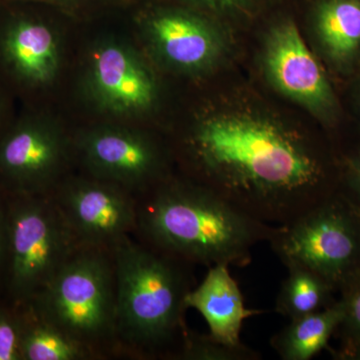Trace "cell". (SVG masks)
I'll use <instances>...</instances> for the list:
<instances>
[{"mask_svg":"<svg viewBox=\"0 0 360 360\" xmlns=\"http://www.w3.org/2000/svg\"><path fill=\"white\" fill-rule=\"evenodd\" d=\"M186 149L193 181L265 224H288L336 193L314 139L266 118L213 116L189 135Z\"/></svg>","mask_w":360,"mask_h":360,"instance_id":"6da1fadb","label":"cell"},{"mask_svg":"<svg viewBox=\"0 0 360 360\" xmlns=\"http://www.w3.org/2000/svg\"><path fill=\"white\" fill-rule=\"evenodd\" d=\"M276 226L193 180H160L137 201L136 231L143 243L191 265L246 266Z\"/></svg>","mask_w":360,"mask_h":360,"instance_id":"7a4b0ae2","label":"cell"},{"mask_svg":"<svg viewBox=\"0 0 360 360\" xmlns=\"http://www.w3.org/2000/svg\"><path fill=\"white\" fill-rule=\"evenodd\" d=\"M111 251L118 345L148 356L176 359L188 335L184 312L194 288L191 264L129 236Z\"/></svg>","mask_w":360,"mask_h":360,"instance_id":"3957f363","label":"cell"},{"mask_svg":"<svg viewBox=\"0 0 360 360\" xmlns=\"http://www.w3.org/2000/svg\"><path fill=\"white\" fill-rule=\"evenodd\" d=\"M32 311L90 354L117 343L112 251L80 246L32 298Z\"/></svg>","mask_w":360,"mask_h":360,"instance_id":"277c9868","label":"cell"},{"mask_svg":"<svg viewBox=\"0 0 360 360\" xmlns=\"http://www.w3.org/2000/svg\"><path fill=\"white\" fill-rule=\"evenodd\" d=\"M269 243L285 266L302 265L340 290L360 271V213L335 193L276 225Z\"/></svg>","mask_w":360,"mask_h":360,"instance_id":"5b68a950","label":"cell"},{"mask_svg":"<svg viewBox=\"0 0 360 360\" xmlns=\"http://www.w3.org/2000/svg\"><path fill=\"white\" fill-rule=\"evenodd\" d=\"M14 295L32 300L80 248L53 198L18 202L7 224Z\"/></svg>","mask_w":360,"mask_h":360,"instance_id":"8992f818","label":"cell"},{"mask_svg":"<svg viewBox=\"0 0 360 360\" xmlns=\"http://www.w3.org/2000/svg\"><path fill=\"white\" fill-rule=\"evenodd\" d=\"M53 200L80 246L111 250L137 229V201L112 182H73Z\"/></svg>","mask_w":360,"mask_h":360,"instance_id":"52a82bcc","label":"cell"},{"mask_svg":"<svg viewBox=\"0 0 360 360\" xmlns=\"http://www.w3.org/2000/svg\"><path fill=\"white\" fill-rule=\"evenodd\" d=\"M265 68L276 89L322 120L336 110L333 89L321 63L292 22L277 25L267 40Z\"/></svg>","mask_w":360,"mask_h":360,"instance_id":"ba28073f","label":"cell"},{"mask_svg":"<svg viewBox=\"0 0 360 360\" xmlns=\"http://www.w3.org/2000/svg\"><path fill=\"white\" fill-rule=\"evenodd\" d=\"M87 165L103 180L129 187L155 184L161 155L153 142L127 130L105 129L91 132L82 142Z\"/></svg>","mask_w":360,"mask_h":360,"instance_id":"9c48e42d","label":"cell"},{"mask_svg":"<svg viewBox=\"0 0 360 360\" xmlns=\"http://www.w3.org/2000/svg\"><path fill=\"white\" fill-rule=\"evenodd\" d=\"M90 82L97 101L113 112H142L155 103L153 75L134 52L120 44H106L96 52Z\"/></svg>","mask_w":360,"mask_h":360,"instance_id":"30bf717a","label":"cell"},{"mask_svg":"<svg viewBox=\"0 0 360 360\" xmlns=\"http://www.w3.org/2000/svg\"><path fill=\"white\" fill-rule=\"evenodd\" d=\"M65 156L56 130L40 124L16 129L0 146V167L28 191H44Z\"/></svg>","mask_w":360,"mask_h":360,"instance_id":"8fae6325","label":"cell"},{"mask_svg":"<svg viewBox=\"0 0 360 360\" xmlns=\"http://www.w3.org/2000/svg\"><path fill=\"white\" fill-rule=\"evenodd\" d=\"M148 32L158 51L168 63L186 70L212 65L221 44L207 21L184 11H162L148 23Z\"/></svg>","mask_w":360,"mask_h":360,"instance_id":"7c38bea8","label":"cell"},{"mask_svg":"<svg viewBox=\"0 0 360 360\" xmlns=\"http://www.w3.org/2000/svg\"><path fill=\"white\" fill-rule=\"evenodd\" d=\"M229 265L210 267L200 285L194 286L186 297L187 309L198 310L205 319L210 335L227 345H241L240 333L245 319L264 314L248 309Z\"/></svg>","mask_w":360,"mask_h":360,"instance_id":"4fadbf2b","label":"cell"},{"mask_svg":"<svg viewBox=\"0 0 360 360\" xmlns=\"http://www.w3.org/2000/svg\"><path fill=\"white\" fill-rule=\"evenodd\" d=\"M4 52L21 77L34 84H47L58 68V47L49 26L20 21L7 32Z\"/></svg>","mask_w":360,"mask_h":360,"instance_id":"5bb4252c","label":"cell"},{"mask_svg":"<svg viewBox=\"0 0 360 360\" xmlns=\"http://www.w3.org/2000/svg\"><path fill=\"white\" fill-rule=\"evenodd\" d=\"M342 319L340 300L326 309L290 319L272 336L270 345L283 360H309L328 347Z\"/></svg>","mask_w":360,"mask_h":360,"instance_id":"9a60e30c","label":"cell"},{"mask_svg":"<svg viewBox=\"0 0 360 360\" xmlns=\"http://www.w3.org/2000/svg\"><path fill=\"white\" fill-rule=\"evenodd\" d=\"M315 28L331 61L352 63L360 53V0H324L317 8Z\"/></svg>","mask_w":360,"mask_h":360,"instance_id":"2e32d148","label":"cell"},{"mask_svg":"<svg viewBox=\"0 0 360 360\" xmlns=\"http://www.w3.org/2000/svg\"><path fill=\"white\" fill-rule=\"evenodd\" d=\"M285 267L288 276L276 297L277 314L290 321L326 309L336 302L333 297L335 286L324 277L302 265Z\"/></svg>","mask_w":360,"mask_h":360,"instance_id":"e0dca14e","label":"cell"},{"mask_svg":"<svg viewBox=\"0 0 360 360\" xmlns=\"http://www.w3.org/2000/svg\"><path fill=\"white\" fill-rule=\"evenodd\" d=\"M22 323L21 355L25 360H82L94 356L84 345L40 319Z\"/></svg>","mask_w":360,"mask_h":360,"instance_id":"ac0fdd59","label":"cell"},{"mask_svg":"<svg viewBox=\"0 0 360 360\" xmlns=\"http://www.w3.org/2000/svg\"><path fill=\"white\" fill-rule=\"evenodd\" d=\"M342 319L336 333L342 338L341 355L360 359V271L340 288Z\"/></svg>","mask_w":360,"mask_h":360,"instance_id":"d6986e66","label":"cell"},{"mask_svg":"<svg viewBox=\"0 0 360 360\" xmlns=\"http://www.w3.org/2000/svg\"><path fill=\"white\" fill-rule=\"evenodd\" d=\"M176 359L184 360H259L262 354L241 343L227 345L212 335L189 333Z\"/></svg>","mask_w":360,"mask_h":360,"instance_id":"ffe728a7","label":"cell"},{"mask_svg":"<svg viewBox=\"0 0 360 360\" xmlns=\"http://www.w3.org/2000/svg\"><path fill=\"white\" fill-rule=\"evenodd\" d=\"M22 322L9 312L0 310V360H20Z\"/></svg>","mask_w":360,"mask_h":360,"instance_id":"44dd1931","label":"cell"},{"mask_svg":"<svg viewBox=\"0 0 360 360\" xmlns=\"http://www.w3.org/2000/svg\"><path fill=\"white\" fill-rule=\"evenodd\" d=\"M345 186L340 195L360 213V150L347 160Z\"/></svg>","mask_w":360,"mask_h":360,"instance_id":"7402d4cb","label":"cell"},{"mask_svg":"<svg viewBox=\"0 0 360 360\" xmlns=\"http://www.w3.org/2000/svg\"><path fill=\"white\" fill-rule=\"evenodd\" d=\"M198 1L202 2L206 6L214 7V8L226 9L243 6L250 0H198Z\"/></svg>","mask_w":360,"mask_h":360,"instance_id":"603a6c76","label":"cell"},{"mask_svg":"<svg viewBox=\"0 0 360 360\" xmlns=\"http://www.w3.org/2000/svg\"><path fill=\"white\" fill-rule=\"evenodd\" d=\"M2 250H4V233H2L1 217H0V258H1Z\"/></svg>","mask_w":360,"mask_h":360,"instance_id":"cb8c5ba5","label":"cell"},{"mask_svg":"<svg viewBox=\"0 0 360 360\" xmlns=\"http://www.w3.org/2000/svg\"><path fill=\"white\" fill-rule=\"evenodd\" d=\"M54 1H73V0H54Z\"/></svg>","mask_w":360,"mask_h":360,"instance_id":"d4e9b609","label":"cell"}]
</instances>
